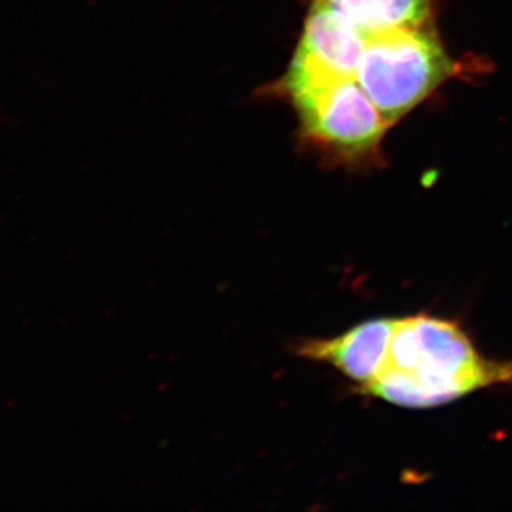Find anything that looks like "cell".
<instances>
[{
    "label": "cell",
    "instance_id": "cell-2",
    "mask_svg": "<svg viewBox=\"0 0 512 512\" xmlns=\"http://www.w3.org/2000/svg\"><path fill=\"white\" fill-rule=\"evenodd\" d=\"M454 66L430 23L367 39L357 83L393 126L433 93Z\"/></svg>",
    "mask_w": 512,
    "mask_h": 512
},
{
    "label": "cell",
    "instance_id": "cell-3",
    "mask_svg": "<svg viewBox=\"0 0 512 512\" xmlns=\"http://www.w3.org/2000/svg\"><path fill=\"white\" fill-rule=\"evenodd\" d=\"M282 94L295 107L303 143L330 161L369 156L389 127L356 79L322 80Z\"/></svg>",
    "mask_w": 512,
    "mask_h": 512
},
{
    "label": "cell",
    "instance_id": "cell-6",
    "mask_svg": "<svg viewBox=\"0 0 512 512\" xmlns=\"http://www.w3.org/2000/svg\"><path fill=\"white\" fill-rule=\"evenodd\" d=\"M335 10L366 39L431 22L430 0H316Z\"/></svg>",
    "mask_w": 512,
    "mask_h": 512
},
{
    "label": "cell",
    "instance_id": "cell-1",
    "mask_svg": "<svg viewBox=\"0 0 512 512\" xmlns=\"http://www.w3.org/2000/svg\"><path fill=\"white\" fill-rule=\"evenodd\" d=\"M493 386H512V360L481 356L454 320L397 319L379 375L360 393L404 409H431Z\"/></svg>",
    "mask_w": 512,
    "mask_h": 512
},
{
    "label": "cell",
    "instance_id": "cell-5",
    "mask_svg": "<svg viewBox=\"0 0 512 512\" xmlns=\"http://www.w3.org/2000/svg\"><path fill=\"white\" fill-rule=\"evenodd\" d=\"M396 322L397 319H372L336 338L305 340L296 348V355L335 367L360 389L382 370Z\"/></svg>",
    "mask_w": 512,
    "mask_h": 512
},
{
    "label": "cell",
    "instance_id": "cell-4",
    "mask_svg": "<svg viewBox=\"0 0 512 512\" xmlns=\"http://www.w3.org/2000/svg\"><path fill=\"white\" fill-rule=\"evenodd\" d=\"M366 45V37L348 20L312 0L295 56L276 90L320 80L356 79Z\"/></svg>",
    "mask_w": 512,
    "mask_h": 512
}]
</instances>
